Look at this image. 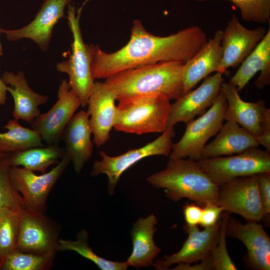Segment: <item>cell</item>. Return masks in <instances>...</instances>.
Wrapping results in <instances>:
<instances>
[{
    "label": "cell",
    "instance_id": "cell-7",
    "mask_svg": "<svg viewBox=\"0 0 270 270\" xmlns=\"http://www.w3.org/2000/svg\"><path fill=\"white\" fill-rule=\"evenodd\" d=\"M270 152L253 147L236 155L197 161L210 178L220 186L236 178L270 172Z\"/></svg>",
    "mask_w": 270,
    "mask_h": 270
},
{
    "label": "cell",
    "instance_id": "cell-36",
    "mask_svg": "<svg viewBox=\"0 0 270 270\" xmlns=\"http://www.w3.org/2000/svg\"><path fill=\"white\" fill-rule=\"evenodd\" d=\"M202 206L195 202L186 204L183 208L184 218L188 226H194L200 224Z\"/></svg>",
    "mask_w": 270,
    "mask_h": 270
},
{
    "label": "cell",
    "instance_id": "cell-33",
    "mask_svg": "<svg viewBox=\"0 0 270 270\" xmlns=\"http://www.w3.org/2000/svg\"><path fill=\"white\" fill-rule=\"evenodd\" d=\"M229 0L240 8L244 20L262 24L270 22V0Z\"/></svg>",
    "mask_w": 270,
    "mask_h": 270
},
{
    "label": "cell",
    "instance_id": "cell-19",
    "mask_svg": "<svg viewBox=\"0 0 270 270\" xmlns=\"http://www.w3.org/2000/svg\"><path fill=\"white\" fill-rule=\"evenodd\" d=\"M220 220L215 225L200 230L198 226L184 227L188 236L176 252L165 256L153 263L156 270H166L173 264H192L205 258L216 244L218 236Z\"/></svg>",
    "mask_w": 270,
    "mask_h": 270
},
{
    "label": "cell",
    "instance_id": "cell-39",
    "mask_svg": "<svg viewBox=\"0 0 270 270\" xmlns=\"http://www.w3.org/2000/svg\"><path fill=\"white\" fill-rule=\"evenodd\" d=\"M7 92V86L0 78V106L5 104Z\"/></svg>",
    "mask_w": 270,
    "mask_h": 270
},
{
    "label": "cell",
    "instance_id": "cell-37",
    "mask_svg": "<svg viewBox=\"0 0 270 270\" xmlns=\"http://www.w3.org/2000/svg\"><path fill=\"white\" fill-rule=\"evenodd\" d=\"M172 270H212L210 254L200 263L192 265L190 264H178Z\"/></svg>",
    "mask_w": 270,
    "mask_h": 270
},
{
    "label": "cell",
    "instance_id": "cell-42",
    "mask_svg": "<svg viewBox=\"0 0 270 270\" xmlns=\"http://www.w3.org/2000/svg\"></svg>",
    "mask_w": 270,
    "mask_h": 270
},
{
    "label": "cell",
    "instance_id": "cell-20",
    "mask_svg": "<svg viewBox=\"0 0 270 270\" xmlns=\"http://www.w3.org/2000/svg\"><path fill=\"white\" fill-rule=\"evenodd\" d=\"M92 134L89 114L84 110L74 114L63 132L61 139L65 144L66 154L78 174L92 155Z\"/></svg>",
    "mask_w": 270,
    "mask_h": 270
},
{
    "label": "cell",
    "instance_id": "cell-16",
    "mask_svg": "<svg viewBox=\"0 0 270 270\" xmlns=\"http://www.w3.org/2000/svg\"><path fill=\"white\" fill-rule=\"evenodd\" d=\"M72 0H44L43 4L29 24L22 28L8 30L0 28L9 40L29 38L36 43L42 51L46 50L54 26L64 16L66 6Z\"/></svg>",
    "mask_w": 270,
    "mask_h": 270
},
{
    "label": "cell",
    "instance_id": "cell-18",
    "mask_svg": "<svg viewBox=\"0 0 270 270\" xmlns=\"http://www.w3.org/2000/svg\"><path fill=\"white\" fill-rule=\"evenodd\" d=\"M114 92L104 82H96L90 94L87 106L93 142L98 147L110 138L114 128L116 106Z\"/></svg>",
    "mask_w": 270,
    "mask_h": 270
},
{
    "label": "cell",
    "instance_id": "cell-9",
    "mask_svg": "<svg viewBox=\"0 0 270 270\" xmlns=\"http://www.w3.org/2000/svg\"><path fill=\"white\" fill-rule=\"evenodd\" d=\"M216 204L246 221L260 222L264 213L258 175L236 178L220 186Z\"/></svg>",
    "mask_w": 270,
    "mask_h": 270
},
{
    "label": "cell",
    "instance_id": "cell-40",
    "mask_svg": "<svg viewBox=\"0 0 270 270\" xmlns=\"http://www.w3.org/2000/svg\"><path fill=\"white\" fill-rule=\"evenodd\" d=\"M2 55H3V50H2V46L0 42V56H2Z\"/></svg>",
    "mask_w": 270,
    "mask_h": 270
},
{
    "label": "cell",
    "instance_id": "cell-26",
    "mask_svg": "<svg viewBox=\"0 0 270 270\" xmlns=\"http://www.w3.org/2000/svg\"><path fill=\"white\" fill-rule=\"evenodd\" d=\"M58 144L36 146L7 154L11 166H22L29 170L44 173L50 166L58 164L65 154Z\"/></svg>",
    "mask_w": 270,
    "mask_h": 270
},
{
    "label": "cell",
    "instance_id": "cell-14",
    "mask_svg": "<svg viewBox=\"0 0 270 270\" xmlns=\"http://www.w3.org/2000/svg\"><path fill=\"white\" fill-rule=\"evenodd\" d=\"M222 74L208 76L200 86L190 90L171 104L166 126H174L180 122L188 123L202 115L211 106L219 94L224 82Z\"/></svg>",
    "mask_w": 270,
    "mask_h": 270
},
{
    "label": "cell",
    "instance_id": "cell-25",
    "mask_svg": "<svg viewBox=\"0 0 270 270\" xmlns=\"http://www.w3.org/2000/svg\"><path fill=\"white\" fill-rule=\"evenodd\" d=\"M157 222L156 216L152 214L139 218L133 224L130 232L132 250L126 261L128 266L140 268L153 265L154 260L161 252L154 240Z\"/></svg>",
    "mask_w": 270,
    "mask_h": 270
},
{
    "label": "cell",
    "instance_id": "cell-34",
    "mask_svg": "<svg viewBox=\"0 0 270 270\" xmlns=\"http://www.w3.org/2000/svg\"><path fill=\"white\" fill-rule=\"evenodd\" d=\"M224 208L214 203L208 202L202 206V212L200 224L204 228L216 224L220 220Z\"/></svg>",
    "mask_w": 270,
    "mask_h": 270
},
{
    "label": "cell",
    "instance_id": "cell-41",
    "mask_svg": "<svg viewBox=\"0 0 270 270\" xmlns=\"http://www.w3.org/2000/svg\"><path fill=\"white\" fill-rule=\"evenodd\" d=\"M6 155V154L0 152V159L5 157Z\"/></svg>",
    "mask_w": 270,
    "mask_h": 270
},
{
    "label": "cell",
    "instance_id": "cell-32",
    "mask_svg": "<svg viewBox=\"0 0 270 270\" xmlns=\"http://www.w3.org/2000/svg\"><path fill=\"white\" fill-rule=\"evenodd\" d=\"M230 214L224 211L220 218L218 239L210 253L212 270H238L228 254L226 245V228Z\"/></svg>",
    "mask_w": 270,
    "mask_h": 270
},
{
    "label": "cell",
    "instance_id": "cell-23",
    "mask_svg": "<svg viewBox=\"0 0 270 270\" xmlns=\"http://www.w3.org/2000/svg\"><path fill=\"white\" fill-rule=\"evenodd\" d=\"M258 145L256 137L250 132L236 122L226 120L216 138L205 145L200 158L237 154Z\"/></svg>",
    "mask_w": 270,
    "mask_h": 270
},
{
    "label": "cell",
    "instance_id": "cell-21",
    "mask_svg": "<svg viewBox=\"0 0 270 270\" xmlns=\"http://www.w3.org/2000/svg\"><path fill=\"white\" fill-rule=\"evenodd\" d=\"M1 78L14 100V118L32 124L41 114L39 107L47 102L48 96L34 92L28 86L22 72L15 74L5 71Z\"/></svg>",
    "mask_w": 270,
    "mask_h": 270
},
{
    "label": "cell",
    "instance_id": "cell-35",
    "mask_svg": "<svg viewBox=\"0 0 270 270\" xmlns=\"http://www.w3.org/2000/svg\"><path fill=\"white\" fill-rule=\"evenodd\" d=\"M259 190L264 216L270 214V172L258 174Z\"/></svg>",
    "mask_w": 270,
    "mask_h": 270
},
{
    "label": "cell",
    "instance_id": "cell-1",
    "mask_svg": "<svg viewBox=\"0 0 270 270\" xmlns=\"http://www.w3.org/2000/svg\"><path fill=\"white\" fill-rule=\"evenodd\" d=\"M206 33L198 26L166 36L147 31L140 20L133 22L129 41L113 52L92 45L91 70L95 79H106L139 66L164 62L186 63L206 43Z\"/></svg>",
    "mask_w": 270,
    "mask_h": 270
},
{
    "label": "cell",
    "instance_id": "cell-3",
    "mask_svg": "<svg viewBox=\"0 0 270 270\" xmlns=\"http://www.w3.org/2000/svg\"><path fill=\"white\" fill-rule=\"evenodd\" d=\"M147 181L156 188H163L166 196L178 202L186 198L202 206L216 204L220 186L203 171L197 160L190 158H169L166 168L148 176Z\"/></svg>",
    "mask_w": 270,
    "mask_h": 270
},
{
    "label": "cell",
    "instance_id": "cell-29",
    "mask_svg": "<svg viewBox=\"0 0 270 270\" xmlns=\"http://www.w3.org/2000/svg\"><path fill=\"white\" fill-rule=\"evenodd\" d=\"M20 210L0 208V262L16 250L20 230Z\"/></svg>",
    "mask_w": 270,
    "mask_h": 270
},
{
    "label": "cell",
    "instance_id": "cell-10",
    "mask_svg": "<svg viewBox=\"0 0 270 270\" xmlns=\"http://www.w3.org/2000/svg\"><path fill=\"white\" fill-rule=\"evenodd\" d=\"M70 162L65 154L56 166L40 175L22 167L12 166V180L22 196L24 208L44 214L50 191Z\"/></svg>",
    "mask_w": 270,
    "mask_h": 270
},
{
    "label": "cell",
    "instance_id": "cell-8",
    "mask_svg": "<svg viewBox=\"0 0 270 270\" xmlns=\"http://www.w3.org/2000/svg\"><path fill=\"white\" fill-rule=\"evenodd\" d=\"M175 136L174 126L167 128L157 138L140 148L130 150L115 156L101 150L100 160L94 162L90 175L96 176L106 174L108 180V192L112 195L122 174L140 160L154 156H168L171 152Z\"/></svg>",
    "mask_w": 270,
    "mask_h": 270
},
{
    "label": "cell",
    "instance_id": "cell-17",
    "mask_svg": "<svg viewBox=\"0 0 270 270\" xmlns=\"http://www.w3.org/2000/svg\"><path fill=\"white\" fill-rule=\"evenodd\" d=\"M226 236L244 244L247 250L246 261L252 268L270 270V238L262 224L255 221L244 224L230 216Z\"/></svg>",
    "mask_w": 270,
    "mask_h": 270
},
{
    "label": "cell",
    "instance_id": "cell-5",
    "mask_svg": "<svg viewBox=\"0 0 270 270\" xmlns=\"http://www.w3.org/2000/svg\"><path fill=\"white\" fill-rule=\"evenodd\" d=\"M88 0L84 1L76 12L74 6H68L67 18L73 38L72 52L68 60L56 64L58 72L68 75L70 88L79 98L82 108L87 106L95 82L91 70L92 45L84 43L80 22L82 9Z\"/></svg>",
    "mask_w": 270,
    "mask_h": 270
},
{
    "label": "cell",
    "instance_id": "cell-38",
    "mask_svg": "<svg viewBox=\"0 0 270 270\" xmlns=\"http://www.w3.org/2000/svg\"><path fill=\"white\" fill-rule=\"evenodd\" d=\"M258 144L264 146L270 152V122L266 126L262 134L256 137Z\"/></svg>",
    "mask_w": 270,
    "mask_h": 270
},
{
    "label": "cell",
    "instance_id": "cell-28",
    "mask_svg": "<svg viewBox=\"0 0 270 270\" xmlns=\"http://www.w3.org/2000/svg\"><path fill=\"white\" fill-rule=\"evenodd\" d=\"M88 239V232L84 230H82L78 232L75 240L59 239L58 250L75 252L93 262L102 270H125L128 268V266L126 261H112L96 254L89 246Z\"/></svg>",
    "mask_w": 270,
    "mask_h": 270
},
{
    "label": "cell",
    "instance_id": "cell-24",
    "mask_svg": "<svg viewBox=\"0 0 270 270\" xmlns=\"http://www.w3.org/2000/svg\"><path fill=\"white\" fill-rule=\"evenodd\" d=\"M258 72H260V74L255 82V85L258 88L262 89L270 83V28L261 41L242 62L228 82L240 92Z\"/></svg>",
    "mask_w": 270,
    "mask_h": 270
},
{
    "label": "cell",
    "instance_id": "cell-12",
    "mask_svg": "<svg viewBox=\"0 0 270 270\" xmlns=\"http://www.w3.org/2000/svg\"><path fill=\"white\" fill-rule=\"evenodd\" d=\"M20 214L16 250L36 254L58 251V232L43 213L24 208L20 210Z\"/></svg>",
    "mask_w": 270,
    "mask_h": 270
},
{
    "label": "cell",
    "instance_id": "cell-6",
    "mask_svg": "<svg viewBox=\"0 0 270 270\" xmlns=\"http://www.w3.org/2000/svg\"><path fill=\"white\" fill-rule=\"evenodd\" d=\"M226 106L220 90L208 111L186 124L185 132L178 142L173 144L169 158L200 160L207 141L221 128Z\"/></svg>",
    "mask_w": 270,
    "mask_h": 270
},
{
    "label": "cell",
    "instance_id": "cell-31",
    "mask_svg": "<svg viewBox=\"0 0 270 270\" xmlns=\"http://www.w3.org/2000/svg\"><path fill=\"white\" fill-rule=\"evenodd\" d=\"M6 156L0 159V208L19 210L24 208V202L22 195L12 182V166Z\"/></svg>",
    "mask_w": 270,
    "mask_h": 270
},
{
    "label": "cell",
    "instance_id": "cell-30",
    "mask_svg": "<svg viewBox=\"0 0 270 270\" xmlns=\"http://www.w3.org/2000/svg\"><path fill=\"white\" fill-rule=\"evenodd\" d=\"M54 253L36 254L16 250L1 262L2 270H42L50 267Z\"/></svg>",
    "mask_w": 270,
    "mask_h": 270
},
{
    "label": "cell",
    "instance_id": "cell-11",
    "mask_svg": "<svg viewBox=\"0 0 270 270\" xmlns=\"http://www.w3.org/2000/svg\"><path fill=\"white\" fill-rule=\"evenodd\" d=\"M80 106L79 98L68 81L64 80L58 87L56 102L47 112L40 114L34 120L32 129L48 146L58 144L64 130Z\"/></svg>",
    "mask_w": 270,
    "mask_h": 270
},
{
    "label": "cell",
    "instance_id": "cell-27",
    "mask_svg": "<svg viewBox=\"0 0 270 270\" xmlns=\"http://www.w3.org/2000/svg\"><path fill=\"white\" fill-rule=\"evenodd\" d=\"M8 131L0 132V152L10 154L28 148L44 146L39 134L21 126L14 118L3 127Z\"/></svg>",
    "mask_w": 270,
    "mask_h": 270
},
{
    "label": "cell",
    "instance_id": "cell-22",
    "mask_svg": "<svg viewBox=\"0 0 270 270\" xmlns=\"http://www.w3.org/2000/svg\"><path fill=\"white\" fill-rule=\"evenodd\" d=\"M222 30L207 40L200 49L184 64V94L194 88L200 81L213 72H218L222 56Z\"/></svg>",
    "mask_w": 270,
    "mask_h": 270
},
{
    "label": "cell",
    "instance_id": "cell-13",
    "mask_svg": "<svg viewBox=\"0 0 270 270\" xmlns=\"http://www.w3.org/2000/svg\"><path fill=\"white\" fill-rule=\"evenodd\" d=\"M266 32L264 27L248 29L232 14L222 30V56L218 72L224 74L229 68L238 66L251 53Z\"/></svg>",
    "mask_w": 270,
    "mask_h": 270
},
{
    "label": "cell",
    "instance_id": "cell-15",
    "mask_svg": "<svg viewBox=\"0 0 270 270\" xmlns=\"http://www.w3.org/2000/svg\"><path fill=\"white\" fill-rule=\"evenodd\" d=\"M220 90L227 103L224 120L236 122L254 136H258L270 122V109L266 108L264 102L244 101L236 87L229 82H224Z\"/></svg>",
    "mask_w": 270,
    "mask_h": 270
},
{
    "label": "cell",
    "instance_id": "cell-4",
    "mask_svg": "<svg viewBox=\"0 0 270 270\" xmlns=\"http://www.w3.org/2000/svg\"><path fill=\"white\" fill-rule=\"evenodd\" d=\"M170 100L166 95L158 94L118 102L113 128L139 135L163 132L167 128Z\"/></svg>",
    "mask_w": 270,
    "mask_h": 270
},
{
    "label": "cell",
    "instance_id": "cell-2",
    "mask_svg": "<svg viewBox=\"0 0 270 270\" xmlns=\"http://www.w3.org/2000/svg\"><path fill=\"white\" fill-rule=\"evenodd\" d=\"M184 64L159 62L128 69L105 79L118 102L161 94L172 100L184 94Z\"/></svg>",
    "mask_w": 270,
    "mask_h": 270
}]
</instances>
